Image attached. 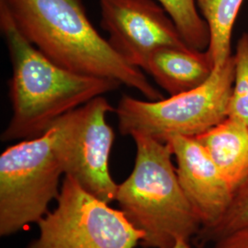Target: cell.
<instances>
[{
	"label": "cell",
	"instance_id": "cell-1",
	"mask_svg": "<svg viewBox=\"0 0 248 248\" xmlns=\"http://www.w3.org/2000/svg\"><path fill=\"white\" fill-rule=\"evenodd\" d=\"M0 30L12 65V114L1 134L3 142L39 137L62 116L121 86L116 80L68 71L49 60L21 34L2 3Z\"/></svg>",
	"mask_w": 248,
	"mask_h": 248
},
{
	"label": "cell",
	"instance_id": "cell-2",
	"mask_svg": "<svg viewBox=\"0 0 248 248\" xmlns=\"http://www.w3.org/2000/svg\"><path fill=\"white\" fill-rule=\"evenodd\" d=\"M27 40L63 69L116 80L148 100L163 98L90 22L83 0H0Z\"/></svg>",
	"mask_w": 248,
	"mask_h": 248
},
{
	"label": "cell",
	"instance_id": "cell-3",
	"mask_svg": "<svg viewBox=\"0 0 248 248\" xmlns=\"http://www.w3.org/2000/svg\"><path fill=\"white\" fill-rule=\"evenodd\" d=\"M136 147L131 175L118 185L115 201L129 222L143 233L141 246L167 248L197 236L202 223L178 181L168 142L132 135Z\"/></svg>",
	"mask_w": 248,
	"mask_h": 248
},
{
	"label": "cell",
	"instance_id": "cell-4",
	"mask_svg": "<svg viewBox=\"0 0 248 248\" xmlns=\"http://www.w3.org/2000/svg\"><path fill=\"white\" fill-rule=\"evenodd\" d=\"M234 81L232 55L197 89L169 98L141 100L124 95L115 108L123 135L139 133L162 142L174 136L196 137L228 116Z\"/></svg>",
	"mask_w": 248,
	"mask_h": 248
},
{
	"label": "cell",
	"instance_id": "cell-5",
	"mask_svg": "<svg viewBox=\"0 0 248 248\" xmlns=\"http://www.w3.org/2000/svg\"><path fill=\"white\" fill-rule=\"evenodd\" d=\"M63 174L54 131L19 141L0 155V235L9 236L38 223L60 194Z\"/></svg>",
	"mask_w": 248,
	"mask_h": 248
},
{
	"label": "cell",
	"instance_id": "cell-6",
	"mask_svg": "<svg viewBox=\"0 0 248 248\" xmlns=\"http://www.w3.org/2000/svg\"><path fill=\"white\" fill-rule=\"evenodd\" d=\"M57 205L38 222L39 235L27 248H135L143 233L121 210L64 176Z\"/></svg>",
	"mask_w": 248,
	"mask_h": 248
},
{
	"label": "cell",
	"instance_id": "cell-7",
	"mask_svg": "<svg viewBox=\"0 0 248 248\" xmlns=\"http://www.w3.org/2000/svg\"><path fill=\"white\" fill-rule=\"evenodd\" d=\"M115 108L104 96L62 116L52 125L64 176L107 203L115 201L118 184L109 171L115 133L107 115Z\"/></svg>",
	"mask_w": 248,
	"mask_h": 248
},
{
	"label": "cell",
	"instance_id": "cell-8",
	"mask_svg": "<svg viewBox=\"0 0 248 248\" xmlns=\"http://www.w3.org/2000/svg\"><path fill=\"white\" fill-rule=\"evenodd\" d=\"M108 42L131 65L145 70L151 54L164 46H188L165 9L154 0H99Z\"/></svg>",
	"mask_w": 248,
	"mask_h": 248
},
{
	"label": "cell",
	"instance_id": "cell-9",
	"mask_svg": "<svg viewBox=\"0 0 248 248\" xmlns=\"http://www.w3.org/2000/svg\"><path fill=\"white\" fill-rule=\"evenodd\" d=\"M167 142L177 162L179 184L202 223L200 232L212 229L229 209L233 189L195 137L174 136Z\"/></svg>",
	"mask_w": 248,
	"mask_h": 248
},
{
	"label": "cell",
	"instance_id": "cell-10",
	"mask_svg": "<svg viewBox=\"0 0 248 248\" xmlns=\"http://www.w3.org/2000/svg\"><path fill=\"white\" fill-rule=\"evenodd\" d=\"M214 69L207 50L164 46L151 54L144 72L170 96H176L203 85Z\"/></svg>",
	"mask_w": 248,
	"mask_h": 248
},
{
	"label": "cell",
	"instance_id": "cell-11",
	"mask_svg": "<svg viewBox=\"0 0 248 248\" xmlns=\"http://www.w3.org/2000/svg\"><path fill=\"white\" fill-rule=\"evenodd\" d=\"M233 191L248 177V126L231 118L196 136Z\"/></svg>",
	"mask_w": 248,
	"mask_h": 248
},
{
	"label": "cell",
	"instance_id": "cell-12",
	"mask_svg": "<svg viewBox=\"0 0 248 248\" xmlns=\"http://www.w3.org/2000/svg\"><path fill=\"white\" fill-rule=\"evenodd\" d=\"M210 31L207 48L215 69L221 68L232 56L231 40L235 19L244 0H195Z\"/></svg>",
	"mask_w": 248,
	"mask_h": 248
},
{
	"label": "cell",
	"instance_id": "cell-13",
	"mask_svg": "<svg viewBox=\"0 0 248 248\" xmlns=\"http://www.w3.org/2000/svg\"><path fill=\"white\" fill-rule=\"evenodd\" d=\"M157 2L173 19L186 45L196 50H207L210 44V31L198 10L195 0H157Z\"/></svg>",
	"mask_w": 248,
	"mask_h": 248
},
{
	"label": "cell",
	"instance_id": "cell-14",
	"mask_svg": "<svg viewBox=\"0 0 248 248\" xmlns=\"http://www.w3.org/2000/svg\"><path fill=\"white\" fill-rule=\"evenodd\" d=\"M233 58L234 81L227 117L248 126V33L241 36Z\"/></svg>",
	"mask_w": 248,
	"mask_h": 248
},
{
	"label": "cell",
	"instance_id": "cell-15",
	"mask_svg": "<svg viewBox=\"0 0 248 248\" xmlns=\"http://www.w3.org/2000/svg\"><path fill=\"white\" fill-rule=\"evenodd\" d=\"M248 226V177L233 193L232 201L222 220L210 230L201 232L198 241L203 245L220 239L235 231Z\"/></svg>",
	"mask_w": 248,
	"mask_h": 248
},
{
	"label": "cell",
	"instance_id": "cell-16",
	"mask_svg": "<svg viewBox=\"0 0 248 248\" xmlns=\"http://www.w3.org/2000/svg\"><path fill=\"white\" fill-rule=\"evenodd\" d=\"M213 248H248V226L216 240Z\"/></svg>",
	"mask_w": 248,
	"mask_h": 248
},
{
	"label": "cell",
	"instance_id": "cell-17",
	"mask_svg": "<svg viewBox=\"0 0 248 248\" xmlns=\"http://www.w3.org/2000/svg\"><path fill=\"white\" fill-rule=\"evenodd\" d=\"M188 242L189 241H187V240H178L174 244V246L167 248H191Z\"/></svg>",
	"mask_w": 248,
	"mask_h": 248
}]
</instances>
